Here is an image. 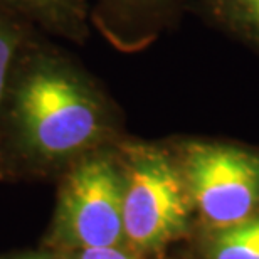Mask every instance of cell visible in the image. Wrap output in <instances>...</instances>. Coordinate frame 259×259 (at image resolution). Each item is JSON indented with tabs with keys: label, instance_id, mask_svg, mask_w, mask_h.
Returning <instances> with one entry per match:
<instances>
[{
	"label": "cell",
	"instance_id": "4",
	"mask_svg": "<svg viewBox=\"0 0 259 259\" xmlns=\"http://www.w3.org/2000/svg\"><path fill=\"white\" fill-rule=\"evenodd\" d=\"M192 209L214 231L259 215V148L215 140L170 145Z\"/></svg>",
	"mask_w": 259,
	"mask_h": 259
},
{
	"label": "cell",
	"instance_id": "12",
	"mask_svg": "<svg viewBox=\"0 0 259 259\" xmlns=\"http://www.w3.org/2000/svg\"><path fill=\"white\" fill-rule=\"evenodd\" d=\"M2 180H4V179H2V175H0V182H2Z\"/></svg>",
	"mask_w": 259,
	"mask_h": 259
},
{
	"label": "cell",
	"instance_id": "5",
	"mask_svg": "<svg viewBox=\"0 0 259 259\" xmlns=\"http://www.w3.org/2000/svg\"><path fill=\"white\" fill-rule=\"evenodd\" d=\"M180 0H88L90 22L116 49L147 48L174 22Z\"/></svg>",
	"mask_w": 259,
	"mask_h": 259
},
{
	"label": "cell",
	"instance_id": "8",
	"mask_svg": "<svg viewBox=\"0 0 259 259\" xmlns=\"http://www.w3.org/2000/svg\"><path fill=\"white\" fill-rule=\"evenodd\" d=\"M35 32L32 24L0 5V110L19 56Z\"/></svg>",
	"mask_w": 259,
	"mask_h": 259
},
{
	"label": "cell",
	"instance_id": "2",
	"mask_svg": "<svg viewBox=\"0 0 259 259\" xmlns=\"http://www.w3.org/2000/svg\"><path fill=\"white\" fill-rule=\"evenodd\" d=\"M116 152L123 174L125 247L143 259L187 232L192 205L170 145L123 138Z\"/></svg>",
	"mask_w": 259,
	"mask_h": 259
},
{
	"label": "cell",
	"instance_id": "1",
	"mask_svg": "<svg viewBox=\"0 0 259 259\" xmlns=\"http://www.w3.org/2000/svg\"><path fill=\"white\" fill-rule=\"evenodd\" d=\"M123 140L116 110L98 81L49 35L20 53L0 110L4 180H58L72 163Z\"/></svg>",
	"mask_w": 259,
	"mask_h": 259
},
{
	"label": "cell",
	"instance_id": "10",
	"mask_svg": "<svg viewBox=\"0 0 259 259\" xmlns=\"http://www.w3.org/2000/svg\"><path fill=\"white\" fill-rule=\"evenodd\" d=\"M56 259H142L125 246L118 247H81V249L54 251Z\"/></svg>",
	"mask_w": 259,
	"mask_h": 259
},
{
	"label": "cell",
	"instance_id": "3",
	"mask_svg": "<svg viewBox=\"0 0 259 259\" xmlns=\"http://www.w3.org/2000/svg\"><path fill=\"white\" fill-rule=\"evenodd\" d=\"M116 145L84 155L59 175L53 221L40 246L53 251L125 246Z\"/></svg>",
	"mask_w": 259,
	"mask_h": 259
},
{
	"label": "cell",
	"instance_id": "9",
	"mask_svg": "<svg viewBox=\"0 0 259 259\" xmlns=\"http://www.w3.org/2000/svg\"><path fill=\"white\" fill-rule=\"evenodd\" d=\"M209 259H259V215L244 224L214 231Z\"/></svg>",
	"mask_w": 259,
	"mask_h": 259
},
{
	"label": "cell",
	"instance_id": "7",
	"mask_svg": "<svg viewBox=\"0 0 259 259\" xmlns=\"http://www.w3.org/2000/svg\"><path fill=\"white\" fill-rule=\"evenodd\" d=\"M205 12L232 37L259 54V0H202Z\"/></svg>",
	"mask_w": 259,
	"mask_h": 259
},
{
	"label": "cell",
	"instance_id": "6",
	"mask_svg": "<svg viewBox=\"0 0 259 259\" xmlns=\"http://www.w3.org/2000/svg\"><path fill=\"white\" fill-rule=\"evenodd\" d=\"M0 5L49 37L82 44L90 35L88 0H0Z\"/></svg>",
	"mask_w": 259,
	"mask_h": 259
},
{
	"label": "cell",
	"instance_id": "11",
	"mask_svg": "<svg viewBox=\"0 0 259 259\" xmlns=\"http://www.w3.org/2000/svg\"><path fill=\"white\" fill-rule=\"evenodd\" d=\"M0 259H56V254L53 249L39 246V247H35V249L2 252V254H0Z\"/></svg>",
	"mask_w": 259,
	"mask_h": 259
}]
</instances>
